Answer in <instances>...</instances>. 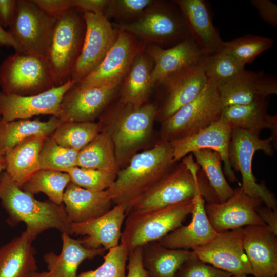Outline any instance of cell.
<instances>
[{"label":"cell","mask_w":277,"mask_h":277,"mask_svg":"<svg viewBox=\"0 0 277 277\" xmlns=\"http://www.w3.org/2000/svg\"><path fill=\"white\" fill-rule=\"evenodd\" d=\"M222 108L219 87L208 80L196 98L161 123L160 140L170 142L196 134L219 120Z\"/></svg>","instance_id":"8"},{"label":"cell","mask_w":277,"mask_h":277,"mask_svg":"<svg viewBox=\"0 0 277 277\" xmlns=\"http://www.w3.org/2000/svg\"><path fill=\"white\" fill-rule=\"evenodd\" d=\"M129 252L122 245L109 250L104 262L97 269L81 273L77 277H126Z\"/></svg>","instance_id":"42"},{"label":"cell","mask_w":277,"mask_h":277,"mask_svg":"<svg viewBox=\"0 0 277 277\" xmlns=\"http://www.w3.org/2000/svg\"><path fill=\"white\" fill-rule=\"evenodd\" d=\"M76 83L70 80L44 92L29 96L6 94L0 91V116L7 121L29 120L39 115L57 117L64 94Z\"/></svg>","instance_id":"15"},{"label":"cell","mask_w":277,"mask_h":277,"mask_svg":"<svg viewBox=\"0 0 277 277\" xmlns=\"http://www.w3.org/2000/svg\"><path fill=\"white\" fill-rule=\"evenodd\" d=\"M117 89L74 84L64 94L57 118L62 121H94L105 111Z\"/></svg>","instance_id":"19"},{"label":"cell","mask_w":277,"mask_h":277,"mask_svg":"<svg viewBox=\"0 0 277 277\" xmlns=\"http://www.w3.org/2000/svg\"><path fill=\"white\" fill-rule=\"evenodd\" d=\"M232 129L228 121L221 117L207 127L192 135L170 141L173 160L177 162L187 154L203 149L216 151L224 163V173L231 182L237 181L228 159V151Z\"/></svg>","instance_id":"16"},{"label":"cell","mask_w":277,"mask_h":277,"mask_svg":"<svg viewBox=\"0 0 277 277\" xmlns=\"http://www.w3.org/2000/svg\"><path fill=\"white\" fill-rule=\"evenodd\" d=\"M80 151L59 145L51 135L46 138L39 154L41 169L66 172L77 166Z\"/></svg>","instance_id":"39"},{"label":"cell","mask_w":277,"mask_h":277,"mask_svg":"<svg viewBox=\"0 0 277 277\" xmlns=\"http://www.w3.org/2000/svg\"><path fill=\"white\" fill-rule=\"evenodd\" d=\"M46 137H27L6 152V172L19 187L41 169L39 154Z\"/></svg>","instance_id":"30"},{"label":"cell","mask_w":277,"mask_h":277,"mask_svg":"<svg viewBox=\"0 0 277 277\" xmlns=\"http://www.w3.org/2000/svg\"><path fill=\"white\" fill-rule=\"evenodd\" d=\"M126 216L124 207L117 204L100 216L82 223H71L70 233L84 236L80 240L87 248L103 247L109 250L120 244L122 227Z\"/></svg>","instance_id":"23"},{"label":"cell","mask_w":277,"mask_h":277,"mask_svg":"<svg viewBox=\"0 0 277 277\" xmlns=\"http://www.w3.org/2000/svg\"><path fill=\"white\" fill-rule=\"evenodd\" d=\"M260 199L249 196L241 187L222 203L205 204V210L212 227L217 232L250 225H265L255 208L261 205Z\"/></svg>","instance_id":"17"},{"label":"cell","mask_w":277,"mask_h":277,"mask_svg":"<svg viewBox=\"0 0 277 277\" xmlns=\"http://www.w3.org/2000/svg\"><path fill=\"white\" fill-rule=\"evenodd\" d=\"M170 142L160 140L152 148L137 153L107 189L113 203L122 205L127 215L140 200L174 167Z\"/></svg>","instance_id":"1"},{"label":"cell","mask_w":277,"mask_h":277,"mask_svg":"<svg viewBox=\"0 0 277 277\" xmlns=\"http://www.w3.org/2000/svg\"><path fill=\"white\" fill-rule=\"evenodd\" d=\"M144 48L133 35L119 28L115 43L101 64L75 85L78 87L118 88L134 58Z\"/></svg>","instance_id":"12"},{"label":"cell","mask_w":277,"mask_h":277,"mask_svg":"<svg viewBox=\"0 0 277 277\" xmlns=\"http://www.w3.org/2000/svg\"><path fill=\"white\" fill-rule=\"evenodd\" d=\"M69 174L58 171L40 169L29 177L20 188L34 196L42 192L55 204H63L64 193L70 182Z\"/></svg>","instance_id":"35"},{"label":"cell","mask_w":277,"mask_h":277,"mask_svg":"<svg viewBox=\"0 0 277 277\" xmlns=\"http://www.w3.org/2000/svg\"><path fill=\"white\" fill-rule=\"evenodd\" d=\"M61 239L63 244L60 254L51 251L44 255L52 277H77L78 267L84 260L103 255L106 250L103 247L87 248L80 239H73L67 233H62Z\"/></svg>","instance_id":"29"},{"label":"cell","mask_w":277,"mask_h":277,"mask_svg":"<svg viewBox=\"0 0 277 277\" xmlns=\"http://www.w3.org/2000/svg\"><path fill=\"white\" fill-rule=\"evenodd\" d=\"M109 0H73L74 8L82 13L89 12L105 15Z\"/></svg>","instance_id":"48"},{"label":"cell","mask_w":277,"mask_h":277,"mask_svg":"<svg viewBox=\"0 0 277 277\" xmlns=\"http://www.w3.org/2000/svg\"><path fill=\"white\" fill-rule=\"evenodd\" d=\"M190 37L202 53L209 55L224 48V42L213 25L208 6L203 0H176Z\"/></svg>","instance_id":"24"},{"label":"cell","mask_w":277,"mask_h":277,"mask_svg":"<svg viewBox=\"0 0 277 277\" xmlns=\"http://www.w3.org/2000/svg\"><path fill=\"white\" fill-rule=\"evenodd\" d=\"M113 202L107 190L92 191L70 182L66 187L63 204L69 221L80 223L108 212Z\"/></svg>","instance_id":"26"},{"label":"cell","mask_w":277,"mask_h":277,"mask_svg":"<svg viewBox=\"0 0 277 277\" xmlns=\"http://www.w3.org/2000/svg\"><path fill=\"white\" fill-rule=\"evenodd\" d=\"M202 64L207 79L218 86L229 81L245 69V66L224 48L216 53L205 56Z\"/></svg>","instance_id":"38"},{"label":"cell","mask_w":277,"mask_h":277,"mask_svg":"<svg viewBox=\"0 0 277 277\" xmlns=\"http://www.w3.org/2000/svg\"><path fill=\"white\" fill-rule=\"evenodd\" d=\"M33 240L25 230L0 248V277H30L36 272Z\"/></svg>","instance_id":"28"},{"label":"cell","mask_w":277,"mask_h":277,"mask_svg":"<svg viewBox=\"0 0 277 277\" xmlns=\"http://www.w3.org/2000/svg\"><path fill=\"white\" fill-rule=\"evenodd\" d=\"M205 201L201 194L194 199L192 219L159 240L161 246L173 249L192 250L206 245L217 234L210 223L205 210Z\"/></svg>","instance_id":"25"},{"label":"cell","mask_w":277,"mask_h":277,"mask_svg":"<svg viewBox=\"0 0 277 277\" xmlns=\"http://www.w3.org/2000/svg\"><path fill=\"white\" fill-rule=\"evenodd\" d=\"M0 45L12 47L15 52H21L20 48L16 42L9 32L0 25Z\"/></svg>","instance_id":"51"},{"label":"cell","mask_w":277,"mask_h":277,"mask_svg":"<svg viewBox=\"0 0 277 277\" xmlns=\"http://www.w3.org/2000/svg\"><path fill=\"white\" fill-rule=\"evenodd\" d=\"M191 154L196 159V163L204 172L208 182L213 190L219 203L226 201L234 193L226 180L222 169V158L216 151L203 149Z\"/></svg>","instance_id":"36"},{"label":"cell","mask_w":277,"mask_h":277,"mask_svg":"<svg viewBox=\"0 0 277 277\" xmlns=\"http://www.w3.org/2000/svg\"><path fill=\"white\" fill-rule=\"evenodd\" d=\"M195 256L192 250L169 249L157 242L143 247V263L149 277H175L183 264Z\"/></svg>","instance_id":"33"},{"label":"cell","mask_w":277,"mask_h":277,"mask_svg":"<svg viewBox=\"0 0 277 277\" xmlns=\"http://www.w3.org/2000/svg\"><path fill=\"white\" fill-rule=\"evenodd\" d=\"M223 107L262 101L277 94V79L263 71L244 69L232 79L219 86Z\"/></svg>","instance_id":"21"},{"label":"cell","mask_w":277,"mask_h":277,"mask_svg":"<svg viewBox=\"0 0 277 277\" xmlns=\"http://www.w3.org/2000/svg\"><path fill=\"white\" fill-rule=\"evenodd\" d=\"M84 13L73 8L54 21L46 60L55 87L71 80L85 33Z\"/></svg>","instance_id":"5"},{"label":"cell","mask_w":277,"mask_h":277,"mask_svg":"<svg viewBox=\"0 0 277 277\" xmlns=\"http://www.w3.org/2000/svg\"><path fill=\"white\" fill-rule=\"evenodd\" d=\"M48 16L55 19L73 8V0H33Z\"/></svg>","instance_id":"45"},{"label":"cell","mask_w":277,"mask_h":277,"mask_svg":"<svg viewBox=\"0 0 277 277\" xmlns=\"http://www.w3.org/2000/svg\"><path fill=\"white\" fill-rule=\"evenodd\" d=\"M0 200L8 214L9 225L15 226L25 223L26 230L33 240L50 229L71 234V222L63 204L36 200L24 191L6 171L0 176Z\"/></svg>","instance_id":"2"},{"label":"cell","mask_w":277,"mask_h":277,"mask_svg":"<svg viewBox=\"0 0 277 277\" xmlns=\"http://www.w3.org/2000/svg\"><path fill=\"white\" fill-rule=\"evenodd\" d=\"M77 166L117 173L120 169L114 146L109 135L101 132L78 154Z\"/></svg>","instance_id":"34"},{"label":"cell","mask_w":277,"mask_h":277,"mask_svg":"<svg viewBox=\"0 0 277 277\" xmlns=\"http://www.w3.org/2000/svg\"><path fill=\"white\" fill-rule=\"evenodd\" d=\"M146 53L153 62L150 78L152 88L183 71L201 64L205 56L191 37L168 49L152 44Z\"/></svg>","instance_id":"18"},{"label":"cell","mask_w":277,"mask_h":277,"mask_svg":"<svg viewBox=\"0 0 277 277\" xmlns=\"http://www.w3.org/2000/svg\"><path fill=\"white\" fill-rule=\"evenodd\" d=\"M6 168V162L4 156H0V174L2 171Z\"/></svg>","instance_id":"53"},{"label":"cell","mask_w":277,"mask_h":277,"mask_svg":"<svg viewBox=\"0 0 277 277\" xmlns=\"http://www.w3.org/2000/svg\"><path fill=\"white\" fill-rule=\"evenodd\" d=\"M259 150L267 156L274 154L275 149L272 137L262 139L246 130L232 129L228 159L233 170L241 173V188L249 196L260 199L266 206L277 210L275 195L267 188L264 181L259 184L256 182L252 171L253 156Z\"/></svg>","instance_id":"7"},{"label":"cell","mask_w":277,"mask_h":277,"mask_svg":"<svg viewBox=\"0 0 277 277\" xmlns=\"http://www.w3.org/2000/svg\"><path fill=\"white\" fill-rule=\"evenodd\" d=\"M157 113L153 103L136 107L119 101L101 117V130L110 136L120 167L126 165L148 141Z\"/></svg>","instance_id":"4"},{"label":"cell","mask_w":277,"mask_h":277,"mask_svg":"<svg viewBox=\"0 0 277 277\" xmlns=\"http://www.w3.org/2000/svg\"><path fill=\"white\" fill-rule=\"evenodd\" d=\"M202 63L167 78L160 85L163 97L157 117L161 123L193 100L204 90L208 79Z\"/></svg>","instance_id":"20"},{"label":"cell","mask_w":277,"mask_h":277,"mask_svg":"<svg viewBox=\"0 0 277 277\" xmlns=\"http://www.w3.org/2000/svg\"><path fill=\"white\" fill-rule=\"evenodd\" d=\"M255 210L264 223L277 235V210L260 205L255 208Z\"/></svg>","instance_id":"50"},{"label":"cell","mask_w":277,"mask_h":277,"mask_svg":"<svg viewBox=\"0 0 277 277\" xmlns=\"http://www.w3.org/2000/svg\"><path fill=\"white\" fill-rule=\"evenodd\" d=\"M260 17L271 26L277 27V5L270 0H251Z\"/></svg>","instance_id":"46"},{"label":"cell","mask_w":277,"mask_h":277,"mask_svg":"<svg viewBox=\"0 0 277 277\" xmlns=\"http://www.w3.org/2000/svg\"><path fill=\"white\" fill-rule=\"evenodd\" d=\"M273 45L272 38L247 34L233 40L224 42V48L238 62L245 65L252 62L259 55Z\"/></svg>","instance_id":"40"},{"label":"cell","mask_w":277,"mask_h":277,"mask_svg":"<svg viewBox=\"0 0 277 277\" xmlns=\"http://www.w3.org/2000/svg\"><path fill=\"white\" fill-rule=\"evenodd\" d=\"M231 273L206 263L196 256L184 263L175 277H230Z\"/></svg>","instance_id":"44"},{"label":"cell","mask_w":277,"mask_h":277,"mask_svg":"<svg viewBox=\"0 0 277 277\" xmlns=\"http://www.w3.org/2000/svg\"><path fill=\"white\" fill-rule=\"evenodd\" d=\"M84 17L85 36L71 75V80L76 82L85 77L101 64L118 36V30L114 29L104 14L85 12Z\"/></svg>","instance_id":"13"},{"label":"cell","mask_w":277,"mask_h":277,"mask_svg":"<svg viewBox=\"0 0 277 277\" xmlns=\"http://www.w3.org/2000/svg\"><path fill=\"white\" fill-rule=\"evenodd\" d=\"M54 19L46 15L33 0H17L8 31L21 52L46 58Z\"/></svg>","instance_id":"11"},{"label":"cell","mask_w":277,"mask_h":277,"mask_svg":"<svg viewBox=\"0 0 277 277\" xmlns=\"http://www.w3.org/2000/svg\"><path fill=\"white\" fill-rule=\"evenodd\" d=\"M119 28L152 43H177L190 37L181 11L165 2L156 1L137 19Z\"/></svg>","instance_id":"10"},{"label":"cell","mask_w":277,"mask_h":277,"mask_svg":"<svg viewBox=\"0 0 277 277\" xmlns=\"http://www.w3.org/2000/svg\"><path fill=\"white\" fill-rule=\"evenodd\" d=\"M0 87L6 94L29 96L55 87L46 58L23 52H15L0 65Z\"/></svg>","instance_id":"9"},{"label":"cell","mask_w":277,"mask_h":277,"mask_svg":"<svg viewBox=\"0 0 277 277\" xmlns=\"http://www.w3.org/2000/svg\"><path fill=\"white\" fill-rule=\"evenodd\" d=\"M126 277H149L143 263V247L135 248L129 253Z\"/></svg>","instance_id":"47"},{"label":"cell","mask_w":277,"mask_h":277,"mask_svg":"<svg viewBox=\"0 0 277 277\" xmlns=\"http://www.w3.org/2000/svg\"><path fill=\"white\" fill-rule=\"evenodd\" d=\"M243 248L254 277L277 276V235L266 225L244 227Z\"/></svg>","instance_id":"22"},{"label":"cell","mask_w":277,"mask_h":277,"mask_svg":"<svg viewBox=\"0 0 277 277\" xmlns=\"http://www.w3.org/2000/svg\"><path fill=\"white\" fill-rule=\"evenodd\" d=\"M230 277H248V276L246 274H239L232 275Z\"/></svg>","instance_id":"54"},{"label":"cell","mask_w":277,"mask_h":277,"mask_svg":"<svg viewBox=\"0 0 277 277\" xmlns=\"http://www.w3.org/2000/svg\"><path fill=\"white\" fill-rule=\"evenodd\" d=\"M156 1L153 0H109L105 15L120 17H140Z\"/></svg>","instance_id":"43"},{"label":"cell","mask_w":277,"mask_h":277,"mask_svg":"<svg viewBox=\"0 0 277 277\" xmlns=\"http://www.w3.org/2000/svg\"><path fill=\"white\" fill-rule=\"evenodd\" d=\"M194 207V199L152 210L132 212L127 216L120 244L129 253L136 248L158 241L181 226Z\"/></svg>","instance_id":"6"},{"label":"cell","mask_w":277,"mask_h":277,"mask_svg":"<svg viewBox=\"0 0 277 277\" xmlns=\"http://www.w3.org/2000/svg\"><path fill=\"white\" fill-rule=\"evenodd\" d=\"M267 98L246 105L223 107L221 116L229 123L232 129H241L259 136L265 129L271 132L274 149L277 147V116L267 112Z\"/></svg>","instance_id":"27"},{"label":"cell","mask_w":277,"mask_h":277,"mask_svg":"<svg viewBox=\"0 0 277 277\" xmlns=\"http://www.w3.org/2000/svg\"><path fill=\"white\" fill-rule=\"evenodd\" d=\"M199 194L207 203H219L204 172L194 162L191 153L175 165L140 200L130 212L180 204L192 200Z\"/></svg>","instance_id":"3"},{"label":"cell","mask_w":277,"mask_h":277,"mask_svg":"<svg viewBox=\"0 0 277 277\" xmlns=\"http://www.w3.org/2000/svg\"><path fill=\"white\" fill-rule=\"evenodd\" d=\"M143 51L135 56L122 83L119 101L136 107L145 103L152 88L150 78L153 62Z\"/></svg>","instance_id":"32"},{"label":"cell","mask_w":277,"mask_h":277,"mask_svg":"<svg viewBox=\"0 0 277 277\" xmlns=\"http://www.w3.org/2000/svg\"><path fill=\"white\" fill-rule=\"evenodd\" d=\"M101 131L99 122L62 121L51 136L59 145L80 151Z\"/></svg>","instance_id":"37"},{"label":"cell","mask_w":277,"mask_h":277,"mask_svg":"<svg viewBox=\"0 0 277 277\" xmlns=\"http://www.w3.org/2000/svg\"><path fill=\"white\" fill-rule=\"evenodd\" d=\"M192 251L201 261L232 275L252 274L243 248V228L218 232L210 242Z\"/></svg>","instance_id":"14"},{"label":"cell","mask_w":277,"mask_h":277,"mask_svg":"<svg viewBox=\"0 0 277 277\" xmlns=\"http://www.w3.org/2000/svg\"><path fill=\"white\" fill-rule=\"evenodd\" d=\"M71 182L76 185L92 191L105 190L114 183L117 173L77 166L68 170Z\"/></svg>","instance_id":"41"},{"label":"cell","mask_w":277,"mask_h":277,"mask_svg":"<svg viewBox=\"0 0 277 277\" xmlns=\"http://www.w3.org/2000/svg\"><path fill=\"white\" fill-rule=\"evenodd\" d=\"M62 122L54 116L46 121L39 118L7 121L0 116V156L27 137L51 135Z\"/></svg>","instance_id":"31"},{"label":"cell","mask_w":277,"mask_h":277,"mask_svg":"<svg viewBox=\"0 0 277 277\" xmlns=\"http://www.w3.org/2000/svg\"><path fill=\"white\" fill-rule=\"evenodd\" d=\"M30 277H52L51 273L48 271L42 272H35Z\"/></svg>","instance_id":"52"},{"label":"cell","mask_w":277,"mask_h":277,"mask_svg":"<svg viewBox=\"0 0 277 277\" xmlns=\"http://www.w3.org/2000/svg\"><path fill=\"white\" fill-rule=\"evenodd\" d=\"M17 0H0V25L8 28L14 16Z\"/></svg>","instance_id":"49"}]
</instances>
